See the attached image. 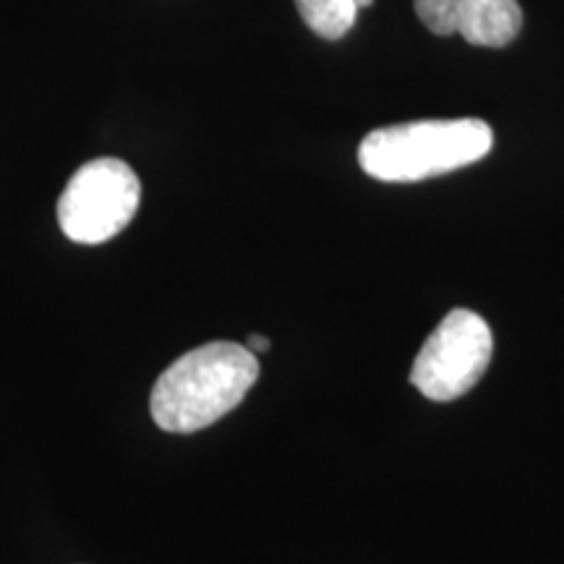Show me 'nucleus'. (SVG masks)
Listing matches in <instances>:
<instances>
[{"instance_id": "f257e3e1", "label": "nucleus", "mask_w": 564, "mask_h": 564, "mask_svg": "<svg viewBox=\"0 0 564 564\" xmlns=\"http://www.w3.org/2000/svg\"><path fill=\"white\" fill-rule=\"evenodd\" d=\"M259 379L257 352L238 343H207L173 361L154 382L150 411L162 432L194 434L243 403Z\"/></svg>"}, {"instance_id": "f03ea898", "label": "nucleus", "mask_w": 564, "mask_h": 564, "mask_svg": "<svg viewBox=\"0 0 564 564\" xmlns=\"http://www.w3.org/2000/svg\"><path fill=\"white\" fill-rule=\"evenodd\" d=\"M491 147L489 123L478 118L413 121L371 131L358 147V162L377 181L415 183L474 165Z\"/></svg>"}, {"instance_id": "7ed1b4c3", "label": "nucleus", "mask_w": 564, "mask_h": 564, "mask_svg": "<svg viewBox=\"0 0 564 564\" xmlns=\"http://www.w3.org/2000/svg\"><path fill=\"white\" fill-rule=\"evenodd\" d=\"M139 204V175L123 160L100 158L70 175L58 202V223L70 241L105 243L133 220Z\"/></svg>"}, {"instance_id": "20e7f679", "label": "nucleus", "mask_w": 564, "mask_h": 564, "mask_svg": "<svg viewBox=\"0 0 564 564\" xmlns=\"http://www.w3.org/2000/svg\"><path fill=\"white\" fill-rule=\"evenodd\" d=\"M494 352V335L481 316L455 308L429 335L413 361L411 382L423 398L449 403L481 382Z\"/></svg>"}, {"instance_id": "39448f33", "label": "nucleus", "mask_w": 564, "mask_h": 564, "mask_svg": "<svg viewBox=\"0 0 564 564\" xmlns=\"http://www.w3.org/2000/svg\"><path fill=\"white\" fill-rule=\"evenodd\" d=\"M413 6L429 32L460 34L478 47H505L523 30L518 0H413Z\"/></svg>"}, {"instance_id": "423d86ee", "label": "nucleus", "mask_w": 564, "mask_h": 564, "mask_svg": "<svg viewBox=\"0 0 564 564\" xmlns=\"http://www.w3.org/2000/svg\"><path fill=\"white\" fill-rule=\"evenodd\" d=\"M373 0H295L301 19L308 30L324 40H340L352 30L361 9H369Z\"/></svg>"}, {"instance_id": "0eeeda50", "label": "nucleus", "mask_w": 564, "mask_h": 564, "mask_svg": "<svg viewBox=\"0 0 564 564\" xmlns=\"http://www.w3.org/2000/svg\"><path fill=\"white\" fill-rule=\"evenodd\" d=\"M249 348L253 352H267V350H270V340H267L264 335H251L249 337Z\"/></svg>"}]
</instances>
